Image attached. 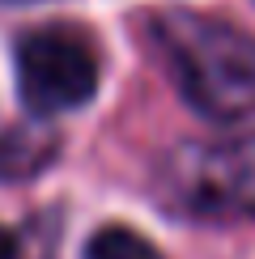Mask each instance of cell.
Wrapping results in <instances>:
<instances>
[{"instance_id":"cell-1","label":"cell","mask_w":255,"mask_h":259,"mask_svg":"<svg viewBox=\"0 0 255 259\" xmlns=\"http://www.w3.org/2000/svg\"><path fill=\"white\" fill-rule=\"evenodd\" d=\"M153 42L179 94L204 119L255 115V38L247 30L191 9H166L153 17Z\"/></svg>"},{"instance_id":"cell-2","label":"cell","mask_w":255,"mask_h":259,"mask_svg":"<svg viewBox=\"0 0 255 259\" xmlns=\"http://www.w3.org/2000/svg\"><path fill=\"white\" fill-rule=\"evenodd\" d=\"M17 94L34 119L85 106L98 90V51L72 26H42L17 42Z\"/></svg>"},{"instance_id":"cell-3","label":"cell","mask_w":255,"mask_h":259,"mask_svg":"<svg viewBox=\"0 0 255 259\" xmlns=\"http://www.w3.org/2000/svg\"><path fill=\"white\" fill-rule=\"evenodd\" d=\"M170 191L200 217H255V136L191 145L170 161Z\"/></svg>"},{"instance_id":"cell-4","label":"cell","mask_w":255,"mask_h":259,"mask_svg":"<svg viewBox=\"0 0 255 259\" xmlns=\"http://www.w3.org/2000/svg\"><path fill=\"white\" fill-rule=\"evenodd\" d=\"M60 153V136L47 123L30 119V123H13L0 132V183H21L34 179L38 170H47Z\"/></svg>"},{"instance_id":"cell-5","label":"cell","mask_w":255,"mask_h":259,"mask_svg":"<svg viewBox=\"0 0 255 259\" xmlns=\"http://www.w3.org/2000/svg\"><path fill=\"white\" fill-rule=\"evenodd\" d=\"M85 259H162V251L128 225H102L85 242Z\"/></svg>"},{"instance_id":"cell-6","label":"cell","mask_w":255,"mask_h":259,"mask_svg":"<svg viewBox=\"0 0 255 259\" xmlns=\"http://www.w3.org/2000/svg\"><path fill=\"white\" fill-rule=\"evenodd\" d=\"M0 259H26L21 255V238L13 230H5V225H0Z\"/></svg>"}]
</instances>
